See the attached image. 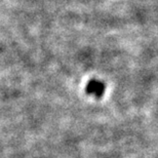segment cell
Here are the masks:
<instances>
[{
    "label": "cell",
    "mask_w": 158,
    "mask_h": 158,
    "mask_svg": "<svg viewBox=\"0 0 158 158\" xmlns=\"http://www.w3.org/2000/svg\"><path fill=\"white\" fill-rule=\"evenodd\" d=\"M87 89L90 90L91 93L94 94H97L98 96H100V94H102L103 90H104V86L102 83H100V82H97V81H91L89 84H88L87 86Z\"/></svg>",
    "instance_id": "cell-1"
}]
</instances>
